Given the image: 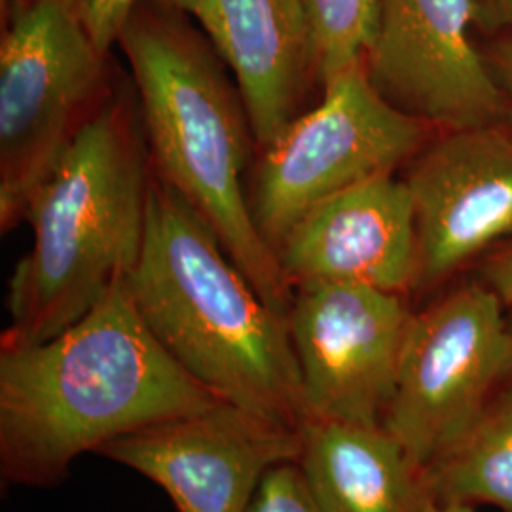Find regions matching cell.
I'll use <instances>...</instances> for the list:
<instances>
[{
    "mask_svg": "<svg viewBox=\"0 0 512 512\" xmlns=\"http://www.w3.org/2000/svg\"><path fill=\"white\" fill-rule=\"evenodd\" d=\"M425 476L435 505H488L512 512V382L458 448Z\"/></svg>",
    "mask_w": 512,
    "mask_h": 512,
    "instance_id": "15",
    "label": "cell"
},
{
    "mask_svg": "<svg viewBox=\"0 0 512 512\" xmlns=\"http://www.w3.org/2000/svg\"><path fill=\"white\" fill-rule=\"evenodd\" d=\"M475 277L486 283L503 304L512 306V239L495 247L475 268Z\"/></svg>",
    "mask_w": 512,
    "mask_h": 512,
    "instance_id": "19",
    "label": "cell"
},
{
    "mask_svg": "<svg viewBox=\"0 0 512 512\" xmlns=\"http://www.w3.org/2000/svg\"><path fill=\"white\" fill-rule=\"evenodd\" d=\"M107 55L76 0H31L2 23V232L23 219L38 184L103 105Z\"/></svg>",
    "mask_w": 512,
    "mask_h": 512,
    "instance_id": "5",
    "label": "cell"
},
{
    "mask_svg": "<svg viewBox=\"0 0 512 512\" xmlns=\"http://www.w3.org/2000/svg\"><path fill=\"white\" fill-rule=\"evenodd\" d=\"M118 46L139 92L158 179L196 209L256 293L287 317L293 287L243 188L253 129L219 54L192 19L156 0L133 10Z\"/></svg>",
    "mask_w": 512,
    "mask_h": 512,
    "instance_id": "3",
    "label": "cell"
},
{
    "mask_svg": "<svg viewBox=\"0 0 512 512\" xmlns=\"http://www.w3.org/2000/svg\"><path fill=\"white\" fill-rule=\"evenodd\" d=\"M247 512H323L296 461L272 467L262 478Z\"/></svg>",
    "mask_w": 512,
    "mask_h": 512,
    "instance_id": "17",
    "label": "cell"
},
{
    "mask_svg": "<svg viewBox=\"0 0 512 512\" xmlns=\"http://www.w3.org/2000/svg\"><path fill=\"white\" fill-rule=\"evenodd\" d=\"M486 27H507L512 31V0H484Z\"/></svg>",
    "mask_w": 512,
    "mask_h": 512,
    "instance_id": "21",
    "label": "cell"
},
{
    "mask_svg": "<svg viewBox=\"0 0 512 512\" xmlns=\"http://www.w3.org/2000/svg\"><path fill=\"white\" fill-rule=\"evenodd\" d=\"M484 55L490 63V69H492L495 80H497V86H499V90L503 93V99H505V118H503V122H507L512 128V35L494 40L486 48Z\"/></svg>",
    "mask_w": 512,
    "mask_h": 512,
    "instance_id": "20",
    "label": "cell"
},
{
    "mask_svg": "<svg viewBox=\"0 0 512 512\" xmlns=\"http://www.w3.org/2000/svg\"><path fill=\"white\" fill-rule=\"evenodd\" d=\"M410 302L349 283L294 289L287 321L308 420L384 425L414 315Z\"/></svg>",
    "mask_w": 512,
    "mask_h": 512,
    "instance_id": "8",
    "label": "cell"
},
{
    "mask_svg": "<svg viewBox=\"0 0 512 512\" xmlns=\"http://www.w3.org/2000/svg\"><path fill=\"white\" fill-rule=\"evenodd\" d=\"M145 150L122 101L80 129L23 211L33 243L8 281L2 342L40 344L80 321L133 272L145 241Z\"/></svg>",
    "mask_w": 512,
    "mask_h": 512,
    "instance_id": "4",
    "label": "cell"
},
{
    "mask_svg": "<svg viewBox=\"0 0 512 512\" xmlns=\"http://www.w3.org/2000/svg\"><path fill=\"white\" fill-rule=\"evenodd\" d=\"M429 512H476V509L467 505H433Z\"/></svg>",
    "mask_w": 512,
    "mask_h": 512,
    "instance_id": "23",
    "label": "cell"
},
{
    "mask_svg": "<svg viewBox=\"0 0 512 512\" xmlns=\"http://www.w3.org/2000/svg\"><path fill=\"white\" fill-rule=\"evenodd\" d=\"M128 283L148 329L194 380L281 425L306 423L287 317L262 300L213 228L158 177L150 179L145 241Z\"/></svg>",
    "mask_w": 512,
    "mask_h": 512,
    "instance_id": "2",
    "label": "cell"
},
{
    "mask_svg": "<svg viewBox=\"0 0 512 512\" xmlns=\"http://www.w3.org/2000/svg\"><path fill=\"white\" fill-rule=\"evenodd\" d=\"M484 0H380L376 42L366 59L378 92L439 131L501 122L505 99L476 27Z\"/></svg>",
    "mask_w": 512,
    "mask_h": 512,
    "instance_id": "10",
    "label": "cell"
},
{
    "mask_svg": "<svg viewBox=\"0 0 512 512\" xmlns=\"http://www.w3.org/2000/svg\"><path fill=\"white\" fill-rule=\"evenodd\" d=\"M313 42V76L325 86L368 59L378 35L380 0H302Z\"/></svg>",
    "mask_w": 512,
    "mask_h": 512,
    "instance_id": "16",
    "label": "cell"
},
{
    "mask_svg": "<svg viewBox=\"0 0 512 512\" xmlns=\"http://www.w3.org/2000/svg\"><path fill=\"white\" fill-rule=\"evenodd\" d=\"M275 253L293 291L349 283L410 298L418 274L410 188L395 175L349 186L296 220Z\"/></svg>",
    "mask_w": 512,
    "mask_h": 512,
    "instance_id": "12",
    "label": "cell"
},
{
    "mask_svg": "<svg viewBox=\"0 0 512 512\" xmlns=\"http://www.w3.org/2000/svg\"><path fill=\"white\" fill-rule=\"evenodd\" d=\"M298 467L323 512H429L427 476L385 425L310 418Z\"/></svg>",
    "mask_w": 512,
    "mask_h": 512,
    "instance_id": "14",
    "label": "cell"
},
{
    "mask_svg": "<svg viewBox=\"0 0 512 512\" xmlns=\"http://www.w3.org/2000/svg\"><path fill=\"white\" fill-rule=\"evenodd\" d=\"M321 103L264 148L253 217L272 247L311 207L349 186L406 167L439 129L389 103L366 61L323 86Z\"/></svg>",
    "mask_w": 512,
    "mask_h": 512,
    "instance_id": "7",
    "label": "cell"
},
{
    "mask_svg": "<svg viewBox=\"0 0 512 512\" xmlns=\"http://www.w3.org/2000/svg\"><path fill=\"white\" fill-rule=\"evenodd\" d=\"M31 0H0V21H8L23 6H27Z\"/></svg>",
    "mask_w": 512,
    "mask_h": 512,
    "instance_id": "22",
    "label": "cell"
},
{
    "mask_svg": "<svg viewBox=\"0 0 512 512\" xmlns=\"http://www.w3.org/2000/svg\"><path fill=\"white\" fill-rule=\"evenodd\" d=\"M120 277L80 321L40 344L0 346V473L54 486L84 452L220 403L148 329Z\"/></svg>",
    "mask_w": 512,
    "mask_h": 512,
    "instance_id": "1",
    "label": "cell"
},
{
    "mask_svg": "<svg viewBox=\"0 0 512 512\" xmlns=\"http://www.w3.org/2000/svg\"><path fill=\"white\" fill-rule=\"evenodd\" d=\"M511 382L507 306L475 275L461 277L414 310L385 429L427 471Z\"/></svg>",
    "mask_w": 512,
    "mask_h": 512,
    "instance_id": "6",
    "label": "cell"
},
{
    "mask_svg": "<svg viewBox=\"0 0 512 512\" xmlns=\"http://www.w3.org/2000/svg\"><path fill=\"white\" fill-rule=\"evenodd\" d=\"M95 454L147 476L177 512H247L266 473L298 461L300 429L220 401L110 440Z\"/></svg>",
    "mask_w": 512,
    "mask_h": 512,
    "instance_id": "11",
    "label": "cell"
},
{
    "mask_svg": "<svg viewBox=\"0 0 512 512\" xmlns=\"http://www.w3.org/2000/svg\"><path fill=\"white\" fill-rule=\"evenodd\" d=\"M418 232L410 300H429L512 239V128L437 131L406 165Z\"/></svg>",
    "mask_w": 512,
    "mask_h": 512,
    "instance_id": "9",
    "label": "cell"
},
{
    "mask_svg": "<svg viewBox=\"0 0 512 512\" xmlns=\"http://www.w3.org/2000/svg\"><path fill=\"white\" fill-rule=\"evenodd\" d=\"M507 325H509V334H511V344H512V306L507 308Z\"/></svg>",
    "mask_w": 512,
    "mask_h": 512,
    "instance_id": "24",
    "label": "cell"
},
{
    "mask_svg": "<svg viewBox=\"0 0 512 512\" xmlns=\"http://www.w3.org/2000/svg\"><path fill=\"white\" fill-rule=\"evenodd\" d=\"M196 21L236 74L253 137L274 143L313 76V42L302 0H156Z\"/></svg>",
    "mask_w": 512,
    "mask_h": 512,
    "instance_id": "13",
    "label": "cell"
},
{
    "mask_svg": "<svg viewBox=\"0 0 512 512\" xmlns=\"http://www.w3.org/2000/svg\"><path fill=\"white\" fill-rule=\"evenodd\" d=\"M97 46L109 54L133 10L147 0H76Z\"/></svg>",
    "mask_w": 512,
    "mask_h": 512,
    "instance_id": "18",
    "label": "cell"
}]
</instances>
